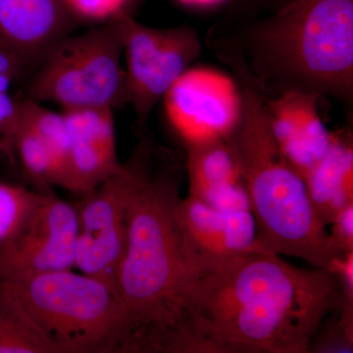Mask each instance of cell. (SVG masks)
Here are the masks:
<instances>
[{"instance_id":"d6986e66","label":"cell","mask_w":353,"mask_h":353,"mask_svg":"<svg viewBox=\"0 0 353 353\" xmlns=\"http://www.w3.org/2000/svg\"><path fill=\"white\" fill-rule=\"evenodd\" d=\"M21 185L0 182V248L15 234L38 196Z\"/></svg>"},{"instance_id":"ba28073f","label":"cell","mask_w":353,"mask_h":353,"mask_svg":"<svg viewBox=\"0 0 353 353\" xmlns=\"http://www.w3.org/2000/svg\"><path fill=\"white\" fill-rule=\"evenodd\" d=\"M116 20L124 48L128 105L136 116L134 129L141 132L158 102L201 55V41L189 26L157 29L141 24L131 13Z\"/></svg>"},{"instance_id":"7c38bea8","label":"cell","mask_w":353,"mask_h":353,"mask_svg":"<svg viewBox=\"0 0 353 353\" xmlns=\"http://www.w3.org/2000/svg\"><path fill=\"white\" fill-rule=\"evenodd\" d=\"M69 132L67 190L83 196L119 168L114 110L108 108L62 111Z\"/></svg>"},{"instance_id":"6da1fadb","label":"cell","mask_w":353,"mask_h":353,"mask_svg":"<svg viewBox=\"0 0 353 353\" xmlns=\"http://www.w3.org/2000/svg\"><path fill=\"white\" fill-rule=\"evenodd\" d=\"M338 274L255 248L196 255L181 311L182 353H305L348 306Z\"/></svg>"},{"instance_id":"9a60e30c","label":"cell","mask_w":353,"mask_h":353,"mask_svg":"<svg viewBox=\"0 0 353 353\" xmlns=\"http://www.w3.org/2000/svg\"><path fill=\"white\" fill-rule=\"evenodd\" d=\"M185 146L190 196L222 210H234L227 199H248L225 139H209Z\"/></svg>"},{"instance_id":"9c48e42d","label":"cell","mask_w":353,"mask_h":353,"mask_svg":"<svg viewBox=\"0 0 353 353\" xmlns=\"http://www.w3.org/2000/svg\"><path fill=\"white\" fill-rule=\"evenodd\" d=\"M77 234V206L39 192L17 231L0 248V282L75 269Z\"/></svg>"},{"instance_id":"3957f363","label":"cell","mask_w":353,"mask_h":353,"mask_svg":"<svg viewBox=\"0 0 353 353\" xmlns=\"http://www.w3.org/2000/svg\"><path fill=\"white\" fill-rule=\"evenodd\" d=\"M241 92V113L225 139L245 187L256 228L254 246L336 272L341 254L303 176L290 163L269 122L264 90L241 57L228 55Z\"/></svg>"},{"instance_id":"30bf717a","label":"cell","mask_w":353,"mask_h":353,"mask_svg":"<svg viewBox=\"0 0 353 353\" xmlns=\"http://www.w3.org/2000/svg\"><path fill=\"white\" fill-rule=\"evenodd\" d=\"M163 101L169 122L185 145L226 139L241 113L238 83L211 69H188Z\"/></svg>"},{"instance_id":"277c9868","label":"cell","mask_w":353,"mask_h":353,"mask_svg":"<svg viewBox=\"0 0 353 353\" xmlns=\"http://www.w3.org/2000/svg\"><path fill=\"white\" fill-rule=\"evenodd\" d=\"M253 75L280 92L352 99L353 0H294L254 34Z\"/></svg>"},{"instance_id":"8fae6325","label":"cell","mask_w":353,"mask_h":353,"mask_svg":"<svg viewBox=\"0 0 353 353\" xmlns=\"http://www.w3.org/2000/svg\"><path fill=\"white\" fill-rule=\"evenodd\" d=\"M77 24L62 0H0V48L20 62L28 78Z\"/></svg>"},{"instance_id":"5b68a950","label":"cell","mask_w":353,"mask_h":353,"mask_svg":"<svg viewBox=\"0 0 353 353\" xmlns=\"http://www.w3.org/2000/svg\"><path fill=\"white\" fill-rule=\"evenodd\" d=\"M0 284L10 290L54 353H128V326L119 297L74 269Z\"/></svg>"},{"instance_id":"52a82bcc","label":"cell","mask_w":353,"mask_h":353,"mask_svg":"<svg viewBox=\"0 0 353 353\" xmlns=\"http://www.w3.org/2000/svg\"><path fill=\"white\" fill-rule=\"evenodd\" d=\"M152 143V138H143L129 160L77 205L75 268L108 285L117 296L130 205Z\"/></svg>"},{"instance_id":"e0dca14e","label":"cell","mask_w":353,"mask_h":353,"mask_svg":"<svg viewBox=\"0 0 353 353\" xmlns=\"http://www.w3.org/2000/svg\"><path fill=\"white\" fill-rule=\"evenodd\" d=\"M0 353H54L19 299L1 284Z\"/></svg>"},{"instance_id":"44dd1931","label":"cell","mask_w":353,"mask_h":353,"mask_svg":"<svg viewBox=\"0 0 353 353\" xmlns=\"http://www.w3.org/2000/svg\"><path fill=\"white\" fill-rule=\"evenodd\" d=\"M19 116V102L8 92H0V148L12 153L11 138Z\"/></svg>"},{"instance_id":"7402d4cb","label":"cell","mask_w":353,"mask_h":353,"mask_svg":"<svg viewBox=\"0 0 353 353\" xmlns=\"http://www.w3.org/2000/svg\"><path fill=\"white\" fill-rule=\"evenodd\" d=\"M27 78L24 68L12 54L0 48V92H8L16 81Z\"/></svg>"},{"instance_id":"2e32d148","label":"cell","mask_w":353,"mask_h":353,"mask_svg":"<svg viewBox=\"0 0 353 353\" xmlns=\"http://www.w3.org/2000/svg\"><path fill=\"white\" fill-rule=\"evenodd\" d=\"M18 101L20 117L41 137L50 150L54 165L55 187L66 190L70 141L63 112H54L26 97Z\"/></svg>"},{"instance_id":"4fadbf2b","label":"cell","mask_w":353,"mask_h":353,"mask_svg":"<svg viewBox=\"0 0 353 353\" xmlns=\"http://www.w3.org/2000/svg\"><path fill=\"white\" fill-rule=\"evenodd\" d=\"M318 95L303 90H283L277 97L264 92L269 122L290 163L305 175L328 152L334 134H330L318 111Z\"/></svg>"},{"instance_id":"8992f818","label":"cell","mask_w":353,"mask_h":353,"mask_svg":"<svg viewBox=\"0 0 353 353\" xmlns=\"http://www.w3.org/2000/svg\"><path fill=\"white\" fill-rule=\"evenodd\" d=\"M124 48L117 20L71 34L28 78L25 97L62 110L128 105Z\"/></svg>"},{"instance_id":"603a6c76","label":"cell","mask_w":353,"mask_h":353,"mask_svg":"<svg viewBox=\"0 0 353 353\" xmlns=\"http://www.w3.org/2000/svg\"><path fill=\"white\" fill-rule=\"evenodd\" d=\"M185 6H194V7H209L217 6V4L222 3L225 0H178Z\"/></svg>"},{"instance_id":"5bb4252c","label":"cell","mask_w":353,"mask_h":353,"mask_svg":"<svg viewBox=\"0 0 353 353\" xmlns=\"http://www.w3.org/2000/svg\"><path fill=\"white\" fill-rule=\"evenodd\" d=\"M178 218L196 254L221 256L254 245L256 228L250 210H221L189 196L179 202Z\"/></svg>"},{"instance_id":"ffe728a7","label":"cell","mask_w":353,"mask_h":353,"mask_svg":"<svg viewBox=\"0 0 353 353\" xmlns=\"http://www.w3.org/2000/svg\"><path fill=\"white\" fill-rule=\"evenodd\" d=\"M67 10L77 22L103 24L125 13L134 0H62Z\"/></svg>"},{"instance_id":"ac0fdd59","label":"cell","mask_w":353,"mask_h":353,"mask_svg":"<svg viewBox=\"0 0 353 353\" xmlns=\"http://www.w3.org/2000/svg\"><path fill=\"white\" fill-rule=\"evenodd\" d=\"M19 102V101H18ZM11 146L39 192H50L55 185L54 165L48 146L41 137L18 116L11 138Z\"/></svg>"},{"instance_id":"7a4b0ae2","label":"cell","mask_w":353,"mask_h":353,"mask_svg":"<svg viewBox=\"0 0 353 353\" xmlns=\"http://www.w3.org/2000/svg\"><path fill=\"white\" fill-rule=\"evenodd\" d=\"M182 167L153 143L132 194L117 275L129 353H182L181 311L194 264L178 218Z\"/></svg>"}]
</instances>
